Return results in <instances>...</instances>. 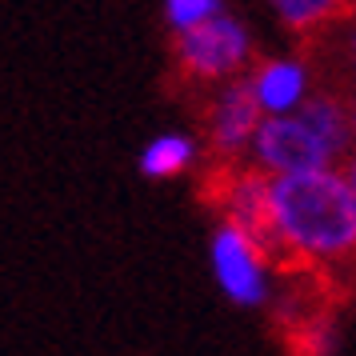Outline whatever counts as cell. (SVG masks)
Instances as JSON below:
<instances>
[{"label": "cell", "instance_id": "obj_11", "mask_svg": "<svg viewBox=\"0 0 356 356\" xmlns=\"http://www.w3.org/2000/svg\"><path fill=\"white\" fill-rule=\"evenodd\" d=\"M340 172H344V180H348V188H353V196H356V148L340 161Z\"/></svg>", "mask_w": 356, "mask_h": 356}, {"label": "cell", "instance_id": "obj_10", "mask_svg": "<svg viewBox=\"0 0 356 356\" xmlns=\"http://www.w3.org/2000/svg\"><path fill=\"white\" fill-rule=\"evenodd\" d=\"M225 13V0H164V24L168 33H184Z\"/></svg>", "mask_w": 356, "mask_h": 356}, {"label": "cell", "instance_id": "obj_13", "mask_svg": "<svg viewBox=\"0 0 356 356\" xmlns=\"http://www.w3.org/2000/svg\"><path fill=\"white\" fill-rule=\"evenodd\" d=\"M348 108H353V136H356V97L348 100Z\"/></svg>", "mask_w": 356, "mask_h": 356}, {"label": "cell", "instance_id": "obj_9", "mask_svg": "<svg viewBox=\"0 0 356 356\" xmlns=\"http://www.w3.org/2000/svg\"><path fill=\"white\" fill-rule=\"evenodd\" d=\"M264 4L289 33H316L344 13L348 0H264Z\"/></svg>", "mask_w": 356, "mask_h": 356}, {"label": "cell", "instance_id": "obj_7", "mask_svg": "<svg viewBox=\"0 0 356 356\" xmlns=\"http://www.w3.org/2000/svg\"><path fill=\"white\" fill-rule=\"evenodd\" d=\"M248 88L257 97L260 113L264 116H280V113H296L308 97H312V72L300 56H268L244 72Z\"/></svg>", "mask_w": 356, "mask_h": 356}, {"label": "cell", "instance_id": "obj_8", "mask_svg": "<svg viewBox=\"0 0 356 356\" xmlns=\"http://www.w3.org/2000/svg\"><path fill=\"white\" fill-rule=\"evenodd\" d=\"M196 164V140L188 132H161L140 148V177L148 180H177Z\"/></svg>", "mask_w": 356, "mask_h": 356}, {"label": "cell", "instance_id": "obj_12", "mask_svg": "<svg viewBox=\"0 0 356 356\" xmlns=\"http://www.w3.org/2000/svg\"><path fill=\"white\" fill-rule=\"evenodd\" d=\"M348 60H353V72H356V33H353V40H348Z\"/></svg>", "mask_w": 356, "mask_h": 356}, {"label": "cell", "instance_id": "obj_4", "mask_svg": "<svg viewBox=\"0 0 356 356\" xmlns=\"http://www.w3.org/2000/svg\"><path fill=\"white\" fill-rule=\"evenodd\" d=\"M244 161L264 168L268 177H280V172L328 168V164H337V156L328 152V145L316 136V129L296 108V113H280V116H260Z\"/></svg>", "mask_w": 356, "mask_h": 356}, {"label": "cell", "instance_id": "obj_2", "mask_svg": "<svg viewBox=\"0 0 356 356\" xmlns=\"http://www.w3.org/2000/svg\"><path fill=\"white\" fill-rule=\"evenodd\" d=\"M172 56L180 76H188L193 84L232 81L252 68V33L225 8L196 29L172 33Z\"/></svg>", "mask_w": 356, "mask_h": 356}, {"label": "cell", "instance_id": "obj_6", "mask_svg": "<svg viewBox=\"0 0 356 356\" xmlns=\"http://www.w3.org/2000/svg\"><path fill=\"white\" fill-rule=\"evenodd\" d=\"M268 172L257 168V164H236L228 161L216 177H212V204L220 212V220H232V225L248 228L252 236H268Z\"/></svg>", "mask_w": 356, "mask_h": 356}, {"label": "cell", "instance_id": "obj_5", "mask_svg": "<svg viewBox=\"0 0 356 356\" xmlns=\"http://www.w3.org/2000/svg\"><path fill=\"white\" fill-rule=\"evenodd\" d=\"M216 92L209 100V113H204V129H209V145L220 156V164L228 161H244L248 145H252V132L260 124V104L248 88V76H232V81L212 84Z\"/></svg>", "mask_w": 356, "mask_h": 356}, {"label": "cell", "instance_id": "obj_3", "mask_svg": "<svg viewBox=\"0 0 356 356\" xmlns=\"http://www.w3.org/2000/svg\"><path fill=\"white\" fill-rule=\"evenodd\" d=\"M209 264H212V276H216V289L236 308H260L268 300L273 252L248 228L220 220L212 228V241H209Z\"/></svg>", "mask_w": 356, "mask_h": 356}, {"label": "cell", "instance_id": "obj_1", "mask_svg": "<svg viewBox=\"0 0 356 356\" xmlns=\"http://www.w3.org/2000/svg\"><path fill=\"white\" fill-rule=\"evenodd\" d=\"M268 252L300 268L356 260V196L340 164L280 172L268 180Z\"/></svg>", "mask_w": 356, "mask_h": 356}]
</instances>
